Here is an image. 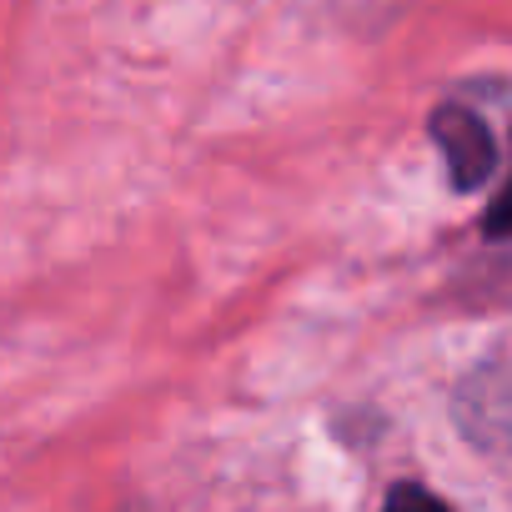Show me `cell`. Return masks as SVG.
<instances>
[{"instance_id":"6da1fadb","label":"cell","mask_w":512,"mask_h":512,"mask_svg":"<svg viewBox=\"0 0 512 512\" xmlns=\"http://www.w3.org/2000/svg\"><path fill=\"white\" fill-rule=\"evenodd\" d=\"M432 131H437V141L447 146V156H452V181H457L462 191H477V186L497 171V136H492L477 116L447 106V111L432 121Z\"/></svg>"}]
</instances>
